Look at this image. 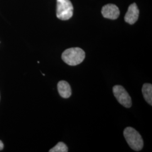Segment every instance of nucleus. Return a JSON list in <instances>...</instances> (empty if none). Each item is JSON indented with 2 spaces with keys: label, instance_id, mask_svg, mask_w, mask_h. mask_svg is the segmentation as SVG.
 <instances>
[{
  "label": "nucleus",
  "instance_id": "1",
  "mask_svg": "<svg viewBox=\"0 0 152 152\" xmlns=\"http://www.w3.org/2000/svg\"><path fill=\"white\" fill-rule=\"evenodd\" d=\"M85 58V51L79 48L66 49L61 55V59L63 61L71 66H75L81 64Z\"/></svg>",
  "mask_w": 152,
  "mask_h": 152
},
{
  "label": "nucleus",
  "instance_id": "2",
  "mask_svg": "<svg viewBox=\"0 0 152 152\" xmlns=\"http://www.w3.org/2000/svg\"><path fill=\"white\" fill-rule=\"evenodd\" d=\"M125 139L131 148L140 151L143 148L144 142L140 134L132 127H126L124 132Z\"/></svg>",
  "mask_w": 152,
  "mask_h": 152
},
{
  "label": "nucleus",
  "instance_id": "3",
  "mask_svg": "<svg viewBox=\"0 0 152 152\" xmlns=\"http://www.w3.org/2000/svg\"><path fill=\"white\" fill-rule=\"evenodd\" d=\"M73 14V6L70 0H57L56 16L62 20H67Z\"/></svg>",
  "mask_w": 152,
  "mask_h": 152
},
{
  "label": "nucleus",
  "instance_id": "4",
  "mask_svg": "<svg viewBox=\"0 0 152 152\" xmlns=\"http://www.w3.org/2000/svg\"><path fill=\"white\" fill-rule=\"evenodd\" d=\"M113 92L115 98L122 105L127 108H130L132 105L131 98L124 87L115 85L113 87Z\"/></svg>",
  "mask_w": 152,
  "mask_h": 152
},
{
  "label": "nucleus",
  "instance_id": "5",
  "mask_svg": "<svg viewBox=\"0 0 152 152\" xmlns=\"http://www.w3.org/2000/svg\"><path fill=\"white\" fill-rule=\"evenodd\" d=\"M102 13L104 18L115 20L120 16V12L117 6L113 4H108L103 7Z\"/></svg>",
  "mask_w": 152,
  "mask_h": 152
},
{
  "label": "nucleus",
  "instance_id": "6",
  "mask_svg": "<svg viewBox=\"0 0 152 152\" xmlns=\"http://www.w3.org/2000/svg\"><path fill=\"white\" fill-rule=\"evenodd\" d=\"M139 10L135 3L131 4L129 7L125 16V22L130 24H134L139 18Z\"/></svg>",
  "mask_w": 152,
  "mask_h": 152
},
{
  "label": "nucleus",
  "instance_id": "7",
  "mask_svg": "<svg viewBox=\"0 0 152 152\" xmlns=\"http://www.w3.org/2000/svg\"><path fill=\"white\" fill-rule=\"evenodd\" d=\"M58 90L62 98L67 99L72 95V90L69 84L65 81H60L58 83Z\"/></svg>",
  "mask_w": 152,
  "mask_h": 152
},
{
  "label": "nucleus",
  "instance_id": "8",
  "mask_svg": "<svg viewBox=\"0 0 152 152\" xmlns=\"http://www.w3.org/2000/svg\"><path fill=\"white\" fill-rule=\"evenodd\" d=\"M142 93L145 101L152 105V85L151 83H145L142 87Z\"/></svg>",
  "mask_w": 152,
  "mask_h": 152
},
{
  "label": "nucleus",
  "instance_id": "9",
  "mask_svg": "<svg viewBox=\"0 0 152 152\" xmlns=\"http://www.w3.org/2000/svg\"><path fill=\"white\" fill-rule=\"evenodd\" d=\"M50 152H68V148L66 144L63 142H59L54 147L51 148Z\"/></svg>",
  "mask_w": 152,
  "mask_h": 152
},
{
  "label": "nucleus",
  "instance_id": "10",
  "mask_svg": "<svg viewBox=\"0 0 152 152\" xmlns=\"http://www.w3.org/2000/svg\"><path fill=\"white\" fill-rule=\"evenodd\" d=\"M4 149V144L1 140H0V151Z\"/></svg>",
  "mask_w": 152,
  "mask_h": 152
},
{
  "label": "nucleus",
  "instance_id": "11",
  "mask_svg": "<svg viewBox=\"0 0 152 152\" xmlns=\"http://www.w3.org/2000/svg\"></svg>",
  "mask_w": 152,
  "mask_h": 152
}]
</instances>
